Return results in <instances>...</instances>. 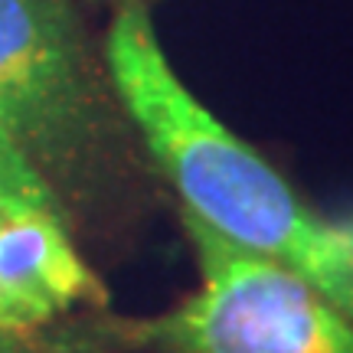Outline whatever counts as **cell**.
<instances>
[{
    "label": "cell",
    "instance_id": "3",
    "mask_svg": "<svg viewBox=\"0 0 353 353\" xmlns=\"http://www.w3.org/2000/svg\"><path fill=\"white\" fill-rule=\"evenodd\" d=\"M200 288L167 314L108 324L151 353H353V321L314 285L183 210Z\"/></svg>",
    "mask_w": 353,
    "mask_h": 353
},
{
    "label": "cell",
    "instance_id": "7",
    "mask_svg": "<svg viewBox=\"0 0 353 353\" xmlns=\"http://www.w3.org/2000/svg\"><path fill=\"white\" fill-rule=\"evenodd\" d=\"M3 216H7V213H3V210H0V219H3Z\"/></svg>",
    "mask_w": 353,
    "mask_h": 353
},
{
    "label": "cell",
    "instance_id": "6",
    "mask_svg": "<svg viewBox=\"0 0 353 353\" xmlns=\"http://www.w3.org/2000/svg\"><path fill=\"white\" fill-rule=\"evenodd\" d=\"M0 353H50V350H39L37 343L23 341V337H17V334H3V330H0Z\"/></svg>",
    "mask_w": 353,
    "mask_h": 353
},
{
    "label": "cell",
    "instance_id": "1",
    "mask_svg": "<svg viewBox=\"0 0 353 353\" xmlns=\"http://www.w3.org/2000/svg\"><path fill=\"white\" fill-rule=\"evenodd\" d=\"M114 99L183 210L314 285L353 321V226L321 216L176 76L151 13L128 3L101 43Z\"/></svg>",
    "mask_w": 353,
    "mask_h": 353
},
{
    "label": "cell",
    "instance_id": "2",
    "mask_svg": "<svg viewBox=\"0 0 353 353\" xmlns=\"http://www.w3.org/2000/svg\"><path fill=\"white\" fill-rule=\"evenodd\" d=\"M128 118L65 0H0V128L69 213L112 170ZM72 219V216H69Z\"/></svg>",
    "mask_w": 353,
    "mask_h": 353
},
{
    "label": "cell",
    "instance_id": "5",
    "mask_svg": "<svg viewBox=\"0 0 353 353\" xmlns=\"http://www.w3.org/2000/svg\"><path fill=\"white\" fill-rule=\"evenodd\" d=\"M0 210L7 216H52L69 226V213L59 196L20 154V148L3 134V128H0Z\"/></svg>",
    "mask_w": 353,
    "mask_h": 353
},
{
    "label": "cell",
    "instance_id": "4",
    "mask_svg": "<svg viewBox=\"0 0 353 353\" xmlns=\"http://www.w3.org/2000/svg\"><path fill=\"white\" fill-rule=\"evenodd\" d=\"M101 301V285L69 239V226L52 216L0 219V330L23 337Z\"/></svg>",
    "mask_w": 353,
    "mask_h": 353
}]
</instances>
